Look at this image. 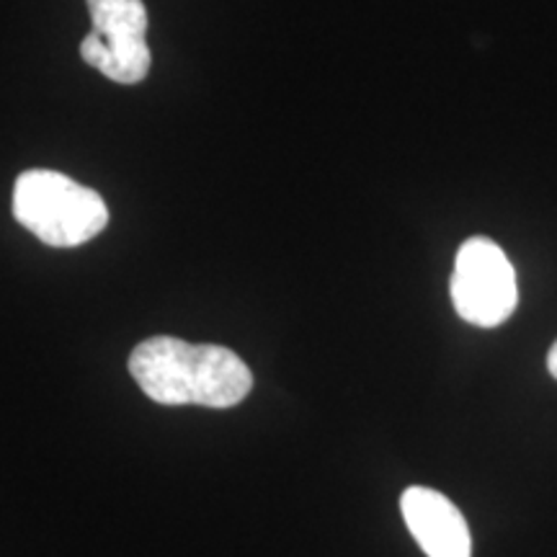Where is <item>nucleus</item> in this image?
<instances>
[{"label": "nucleus", "instance_id": "f257e3e1", "mask_svg": "<svg viewBox=\"0 0 557 557\" xmlns=\"http://www.w3.org/2000/svg\"><path fill=\"white\" fill-rule=\"evenodd\" d=\"M129 374L160 406L233 408L253 387V374L235 351L173 336L143 341L129 357Z\"/></svg>", "mask_w": 557, "mask_h": 557}, {"label": "nucleus", "instance_id": "f03ea898", "mask_svg": "<svg viewBox=\"0 0 557 557\" xmlns=\"http://www.w3.org/2000/svg\"><path fill=\"white\" fill-rule=\"evenodd\" d=\"M13 218L52 248H75L101 233L109 209L101 194L50 169L24 171L13 186Z\"/></svg>", "mask_w": 557, "mask_h": 557}, {"label": "nucleus", "instance_id": "7ed1b4c3", "mask_svg": "<svg viewBox=\"0 0 557 557\" xmlns=\"http://www.w3.org/2000/svg\"><path fill=\"white\" fill-rule=\"evenodd\" d=\"M449 292L457 315L478 329L506 323L519 305L517 271L511 261L498 243L480 235L459 246Z\"/></svg>", "mask_w": 557, "mask_h": 557}, {"label": "nucleus", "instance_id": "20e7f679", "mask_svg": "<svg viewBox=\"0 0 557 557\" xmlns=\"http://www.w3.org/2000/svg\"><path fill=\"white\" fill-rule=\"evenodd\" d=\"M88 13L94 32L83 39L81 58L114 83L145 81L152 54L143 0H88Z\"/></svg>", "mask_w": 557, "mask_h": 557}, {"label": "nucleus", "instance_id": "39448f33", "mask_svg": "<svg viewBox=\"0 0 557 557\" xmlns=\"http://www.w3.org/2000/svg\"><path fill=\"white\" fill-rule=\"evenodd\" d=\"M400 511L426 557H472L468 521L447 496L413 485L403 493Z\"/></svg>", "mask_w": 557, "mask_h": 557}, {"label": "nucleus", "instance_id": "423d86ee", "mask_svg": "<svg viewBox=\"0 0 557 557\" xmlns=\"http://www.w3.org/2000/svg\"><path fill=\"white\" fill-rule=\"evenodd\" d=\"M547 369H549V374H553V377L557 380V341H555L553 348H549V354H547Z\"/></svg>", "mask_w": 557, "mask_h": 557}]
</instances>
